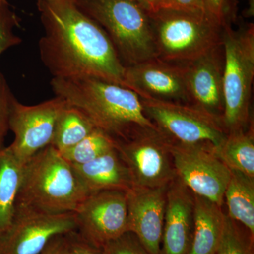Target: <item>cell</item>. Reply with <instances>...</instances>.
<instances>
[{
  "instance_id": "20",
  "label": "cell",
  "mask_w": 254,
  "mask_h": 254,
  "mask_svg": "<svg viewBox=\"0 0 254 254\" xmlns=\"http://www.w3.org/2000/svg\"><path fill=\"white\" fill-rule=\"evenodd\" d=\"M228 216L247 229L254 238V178L231 170V177L225 190Z\"/></svg>"
},
{
  "instance_id": "18",
  "label": "cell",
  "mask_w": 254,
  "mask_h": 254,
  "mask_svg": "<svg viewBox=\"0 0 254 254\" xmlns=\"http://www.w3.org/2000/svg\"><path fill=\"white\" fill-rule=\"evenodd\" d=\"M225 218L222 206L194 194L193 237L189 254H216L223 235Z\"/></svg>"
},
{
  "instance_id": "24",
  "label": "cell",
  "mask_w": 254,
  "mask_h": 254,
  "mask_svg": "<svg viewBox=\"0 0 254 254\" xmlns=\"http://www.w3.org/2000/svg\"><path fill=\"white\" fill-rule=\"evenodd\" d=\"M254 240L245 234L235 220L225 218L221 242L216 254H254Z\"/></svg>"
},
{
  "instance_id": "7",
  "label": "cell",
  "mask_w": 254,
  "mask_h": 254,
  "mask_svg": "<svg viewBox=\"0 0 254 254\" xmlns=\"http://www.w3.org/2000/svg\"><path fill=\"white\" fill-rule=\"evenodd\" d=\"M141 100L145 115L171 141L210 143L218 148L226 138L221 119L195 105L148 98Z\"/></svg>"
},
{
  "instance_id": "10",
  "label": "cell",
  "mask_w": 254,
  "mask_h": 254,
  "mask_svg": "<svg viewBox=\"0 0 254 254\" xmlns=\"http://www.w3.org/2000/svg\"><path fill=\"white\" fill-rule=\"evenodd\" d=\"M77 230L75 213L53 214L16 208L0 235V254H40L54 237Z\"/></svg>"
},
{
  "instance_id": "21",
  "label": "cell",
  "mask_w": 254,
  "mask_h": 254,
  "mask_svg": "<svg viewBox=\"0 0 254 254\" xmlns=\"http://www.w3.org/2000/svg\"><path fill=\"white\" fill-rule=\"evenodd\" d=\"M217 153L230 170L254 178V132L252 123L246 129L229 132Z\"/></svg>"
},
{
  "instance_id": "12",
  "label": "cell",
  "mask_w": 254,
  "mask_h": 254,
  "mask_svg": "<svg viewBox=\"0 0 254 254\" xmlns=\"http://www.w3.org/2000/svg\"><path fill=\"white\" fill-rule=\"evenodd\" d=\"M75 214L78 234L97 248H103L128 232L125 191L102 190L91 193Z\"/></svg>"
},
{
  "instance_id": "11",
  "label": "cell",
  "mask_w": 254,
  "mask_h": 254,
  "mask_svg": "<svg viewBox=\"0 0 254 254\" xmlns=\"http://www.w3.org/2000/svg\"><path fill=\"white\" fill-rule=\"evenodd\" d=\"M67 103L60 96L35 105L15 100L10 116L9 128L14 140L9 148L23 163L52 144L57 123Z\"/></svg>"
},
{
  "instance_id": "1",
  "label": "cell",
  "mask_w": 254,
  "mask_h": 254,
  "mask_svg": "<svg viewBox=\"0 0 254 254\" xmlns=\"http://www.w3.org/2000/svg\"><path fill=\"white\" fill-rule=\"evenodd\" d=\"M42 63L53 78L91 76L125 86V66L109 37L76 0H38Z\"/></svg>"
},
{
  "instance_id": "28",
  "label": "cell",
  "mask_w": 254,
  "mask_h": 254,
  "mask_svg": "<svg viewBox=\"0 0 254 254\" xmlns=\"http://www.w3.org/2000/svg\"><path fill=\"white\" fill-rule=\"evenodd\" d=\"M205 11L222 24L231 23L233 11L230 0H204Z\"/></svg>"
},
{
  "instance_id": "29",
  "label": "cell",
  "mask_w": 254,
  "mask_h": 254,
  "mask_svg": "<svg viewBox=\"0 0 254 254\" xmlns=\"http://www.w3.org/2000/svg\"><path fill=\"white\" fill-rule=\"evenodd\" d=\"M68 254H102L101 250L86 242L77 230L68 232L67 235Z\"/></svg>"
},
{
  "instance_id": "25",
  "label": "cell",
  "mask_w": 254,
  "mask_h": 254,
  "mask_svg": "<svg viewBox=\"0 0 254 254\" xmlns=\"http://www.w3.org/2000/svg\"><path fill=\"white\" fill-rule=\"evenodd\" d=\"M18 26L17 16L5 0H0V56L22 41L15 33V29Z\"/></svg>"
},
{
  "instance_id": "17",
  "label": "cell",
  "mask_w": 254,
  "mask_h": 254,
  "mask_svg": "<svg viewBox=\"0 0 254 254\" xmlns=\"http://www.w3.org/2000/svg\"><path fill=\"white\" fill-rule=\"evenodd\" d=\"M71 166L89 195L102 190L127 192L133 187L128 169L117 148L89 163Z\"/></svg>"
},
{
  "instance_id": "23",
  "label": "cell",
  "mask_w": 254,
  "mask_h": 254,
  "mask_svg": "<svg viewBox=\"0 0 254 254\" xmlns=\"http://www.w3.org/2000/svg\"><path fill=\"white\" fill-rule=\"evenodd\" d=\"M116 147V141L113 137L96 128L84 139L61 154L71 165H83Z\"/></svg>"
},
{
  "instance_id": "8",
  "label": "cell",
  "mask_w": 254,
  "mask_h": 254,
  "mask_svg": "<svg viewBox=\"0 0 254 254\" xmlns=\"http://www.w3.org/2000/svg\"><path fill=\"white\" fill-rule=\"evenodd\" d=\"M135 187H168L177 177L170 141L158 128H143L116 141Z\"/></svg>"
},
{
  "instance_id": "22",
  "label": "cell",
  "mask_w": 254,
  "mask_h": 254,
  "mask_svg": "<svg viewBox=\"0 0 254 254\" xmlns=\"http://www.w3.org/2000/svg\"><path fill=\"white\" fill-rule=\"evenodd\" d=\"M95 129L94 125L81 111L68 104L57 123L51 145L60 153H63Z\"/></svg>"
},
{
  "instance_id": "3",
  "label": "cell",
  "mask_w": 254,
  "mask_h": 254,
  "mask_svg": "<svg viewBox=\"0 0 254 254\" xmlns=\"http://www.w3.org/2000/svg\"><path fill=\"white\" fill-rule=\"evenodd\" d=\"M88 195L71 164L50 145L24 164L15 208L75 213Z\"/></svg>"
},
{
  "instance_id": "15",
  "label": "cell",
  "mask_w": 254,
  "mask_h": 254,
  "mask_svg": "<svg viewBox=\"0 0 254 254\" xmlns=\"http://www.w3.org/2000/svg\"><path fill=\"white\" fill-rule=\"evenodd\" d=\"M185 64L190 104L222 120L224 113L222 43L203 56Z\"/></svg>"
},
{
  "instance_id": "4",
  "label": "cell",
  "mask_w": 254,
  "mask_h": 254,
  "mask_svg": "<svg viewBox=\"0 0 254 254\" xmlns=\"http://www.w3.org/2000/svg\"><path fill=\"white\" fill-rule=\"evenodd\" d=\"M148 16L157 58L165 61L190 63L222 43L226 24L207 11L160 9Z\"/></svg>"
},
{
  "instance_id": "6",
  "label": "cell",
  "mask_w": 254,
  "mask_h": 254,
  "mask_svg": "<svg viewBox=\"0 0 254 254\" xmlns=\"http://www.w3.org/2000/svg\"><path fill=\"white\" fill-rule=\"evenodd\" d=\"M103 28L125 67L157 58L148 14L132 0H76Z\"/></svg>"
},
{
  "instance_id": "31",
  "label": "cell",
  "mask_w": 254,
  "mask_h": 254,
  "mask_svg": "<svg viewBox=\"0 0 254 254\" xmlns=\"http://www.w3.org/2000/svg\"><path fill=\"white\" fill-rule=\"evenodd\" d=\"M67 234L54 237L40 254H68Z\"/></svg>"
},
{
  "instance_id": "13",
  "label": "cell",
  "mask_w": 254,
  "mask_h": 254,
  "mask_svg": "<svg viewBox=\"0 0 254 254\" xmlns=\"http://www.w3.org/2000/svg\"><path fill=\"white\" fill-rule=\"evenodd\" d=\"M125 85L141 98L190 104L185 63L154 58L126 66Z\"/></svg>"
},
{
  "instance_id": "2",
  "label": "cell",
  "mask_w": 254,
  "mask_h": 254,
  "mask_svg": "<svg viewBox=\"0 0 254 254\" xmlns=\"http://www.w3.org/2000/svg\"><path fill=\"white\" fill-rule=\"evenodd\" d=\"M50 85L56 96L115 141L143 128H157L145 115L139 95L126 87L91 76L53 78Z\"/></svg>"
},
{
  "instance_id": "5",
  "label": "cell",
  "mask_w": 254,
  "mask_h": 254,
  "mask_svg": "<svg viewBox=\"0 0 254 254\" xmlns=\"http://www.w3.org/2000/svg\"><path fill=\"white\" fill-rule=\"evenodd\" d=\"M224 51V113L227 132L246 129L252 125L251 105L254 76L253 23L232 27L227 23L222 36Z\"/></svg>"
},
{
  "instance_id": "9",
  "label": "cell",
  "mask_w": 254,
  "mask_h": 254,
  "mask_svg": "<svg viewBox=\"0 0 254 254\" xmlns=\"http://www.w3.org/2000/svg\"><path fill=\"white\" fill-rule=\"evenodd\" d=\"M169 141L177 177L194 194L222 206L231 170L219 156L216 147L210 143Z\"/></svg>"
},
{
  "instance_id": "27",
  "label": "cell",
  "mask_w": 254,
  "mask_h": 254,
  "mask_svg": "<svg viewBox=\"0 0 254 254\" xmlns=\"http://www.w3.org/2000/svg\"><path fill=\"white\" fill-rule=\"evenodd\" d=\"M100 250L102 254H150L131 232H125Z\"/></svg>"
},
{
  "instance_id": "26",
  "label": "cell",
  "mask_w": 254,
  "mask_h": 254,
  "mask_svg": "<svg viewBox=\"0 0 254 254\" xmlns=\"http://www.w3.org/2000/svg\"><path fill=\"white\" fill-rule=\"evenodd\" d=\"M15 100L4 75L0 71V150L4 148L5 138L10 131V116Z\"/></svg>"
},
{
  "instance_id": "32",
  "label": "cell",
  "mask_w": 254,
  "mask_h": 254,
  "mask_svg": "<svg viewBox=\"0 0 254 254\" xmlns=\"http://www.w3.org/2000/svg\"><path fill=\"white\" fill-rule=\"evenodd\" d=\"M148 14H153L161 7L162 0H132Z\"/></svg>"
},
{
  "instance_id": "16",
  "label": "cell",
  "mask_w": 254,
  "mask_h": 254,
  "mask_svg": "<svg viewBox=\"0 0 254 254\" xmlns=\"http://www.w3.org/2000/svg\"><path fill=\"white\" fill-rule=\"evenodd\" d=\"M194 194L176 177L169 185L160 254H189L193 231Z\"/></svg>"
},
{
  "instance_id": "30",
  "label": "cell",
  "mask_w": 254,
  "mask_h": 254,
  "mask_svg": "<svg viewBox=\"0 0 254 254\" xmlns=\"http://www.w3.org/2000/svg\"><path fill=\"white\" fill-rule=\"evenodd\" d=\"M160 9L184 11H206L204 0H162Z\"/></svg>"
},
{
  "instance_id": "14",
  "label": "cell",
  "mask_w": 254,
  "mask_h": 254,
  "mask_svg": "<svg viewBox=\"0 0 254 254\" xmlns=\"http://www.w3.org/2000/svg\"><path fill=\"white\" fill-rule=\"evenodd\" d=\"M168 187H132L126 192L128 232L150 254H160Z\"/></svg>"
},
{
  "instance_id": "19",
  "label": "cell",
  "mask_w": 254,
  "mask_h": 254,
  "mask_svg": "<svg viewBox=\"0 0 254 254\" xmlns=\"http://www.w3.org/2000/svg\"><path fill=\"white\" fill-rule=\"evenodd\" d=\"M24 163L18 160L9 146L0 150V235L14 218Z\"/></svg>"
}]
</instances>
